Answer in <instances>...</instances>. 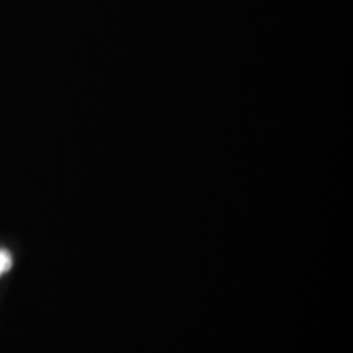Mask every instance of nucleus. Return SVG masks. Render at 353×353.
Masks as SVG:
<instances>
[{
    "instance_id": "1",
    "label": "nucleus",
    "mask_w": 353,
    "mask_h": 353,
    "mask_svg": "<svg viewBox=\"0 0 353 353\" xmlns=\"http://www.w3.org/2000/svg\"><path fill=\"white\" fill-rule=\"evenodd\" d=\"M12 268V255L7 250H0V276Z\"/></svg>"
}]
</instances>
